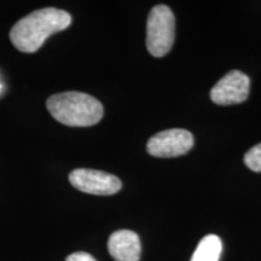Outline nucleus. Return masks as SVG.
<instances>
[{"label": "nucleus", "instance_id": "7", "mask_svg": "<svg viewBox=\"0 0 261 261\" xmlns=\"http://www.w3.org/2000/svg\"><path fill=\"white\" fill-rule=\"evenodd\" d=\"M108 250L115 261H139L142 244L136 232L130 230H119L109 237Z\"/></svg>", "mask_w": 261, "mask_h": 261}, {"label": "nucleus", "instance_id": "8", "mask_svg": "<svg viewBox=\"0 0 261 261\" xmlns=\"http://www.w3.org/2000/svg\"><path fill=\"white\" fill-rule=\"evenodd\" d=\"M223 243L217 234H207L202 238L192 254L191 261H219Z\"/></svg>", "mask_w": 261, "mask_h": 261}, {"label": "nucleus", "instance_id": "4", "mask_svg": "<svg viewBox=\"0 0 261 261\" xmlns=\"http://www.w3.org/2000/svg\"><path fill=\"white\" fill-rule=\"evenodd\" d=\"M194 136L187 129L172 128L159 132L149 139L146 150L151 156L161 159L178 158L190 151Z\"/></svg>", "mask_w": 261, "mask_h": 261}, {"label": "nucleus", "instance_id": "2", "mask_svg": "<svg viewBox=\"0 0 261 261\" xmlns=\"http://www.w3.org/2000/svg\"><path fill=\"white\" fill-rule=\"evenodd\" d=\"M47 110L58 122L70 127H89L102 120V103L87 93L69 91L51 96L46 100Z\"/></svg>", "mask_w": 261, "mask_h": 261}, {"label": "nucleus", "instance_id": "5", "mask_svg": "<svg viewBox=\"0 0 261 261\" xmlns=\"http://www.w3.org/2000/svg\"><path fill=\"white\" fill-rule=\"evenodd\" d=\"M69 181L76 190L91 195L110 196L121 190V181L110 173L97 169L77 168L70 172Z\"/></svg>", "mask_w": 261, "mask_h": 261}, {"label": "nucleus", "instance_id": "3", "mask_svg": "<svg viewBox=\"0 0 261 261\" xmlns=\"http://www.w3.org/2000/svg\"><path fill=\"white\" fill-rule=\"evenodd\" d=\"M175 39V18L167 5L151 9L146 23V47L154 57H163L171 51Z\"/></svg>", "mask_w": 261, "mask_h": 261}, {"label": "nucleus", "instance_id": "6", "mask_svg": "<svg viewBox=\"0 0 261 261\" xmlns=\"http://www.w3.org/2000/svg\"><path fill=\"white\" fill-rule=\"evenodd\" d=\"M250 79L240 70H231L211 91V99L218 106H232L244 102L249 96Z\"/></svg>", "mask_w": 261, "mask_h": 261}, {"label": "nucleus", "instance_id": "1", "mask_svg": "<svg viewBox=\"0 0 261 261\" xmlns=\"http://www.w3.org/2000/svg\"><path fill=\"white\" fill-rule=\"evenodd\" d=\"M71 16L64 10L45 8L21 18L10 32L14 46L24 54H34L55 33L67 29Z\"/></svg>", "mask_w": 261, "mask_h": 261}, {"label": "nucleus", "instance_id": "9", "mask_svg": "<svg viewBox=\"0 0 261 261\" xmlns=\"http://www.w3.org/2000/svg\"><path fill=\"white\" fill-rule=\"evenodd\" d=\"M244 163L253 172H261V143L248 150L244 155Z\"/></svg>", "mask_w": 261, "mask_h": 261}, {"label": "nucleus", "instance_id": "10", "mask_svg": "<svg viewBox=\"0 0 261 261\" xmlns=\"http://www.w3.org/2000/svg\"><path fill=\"white\" fill-rule=\"evenodd\" d=\"M65 261H97V260L89 253L76 252V253L70 254V255L65 259Z\"/></svg>", "mask_w": 261, "mask_h": 261}]
</instances>
